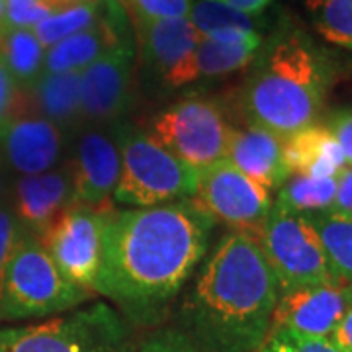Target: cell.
I'll list each match as a JSON object with an SVG mask.
<instances>
[{
    "label": "cell",
    "instance_id": "cell-1",
    "mask_svg": "<svg viewBox=\"0 0 352 352\" xmlns=\"http://www.w3.org/2000/svg\"><path fill=\"white\" fill-rule=\"evenodd\" d=\"M215 221L196 201L113 210L106 217L94 294L129 325H159L204 261Z\"/></svg>",
    "mask_w": 352,
    "mask_h": 352
},
{
    "label": "cell",
    "instance_id": "cell-2",
    "mask_svg": "<svg viewBox=\"0 0 352 352\" xmlns=\"http://www.w3.org/2000/svg\"><path fill=\"white\" fill-rule=\"evenodd\" d=\"M278 294V280L258 239L229 231L201 263L175 325L212 352H258Z\"/></svg>",
    "mask_w": 352,
    "mask_h": 352
},
{
    "label": "cell",
    "instance_id": "cell-3",
    "mask_svg": "<svg viewBox=\"0 0 352 352\" xmlns=\"http://www.w3.org/2000/svg\"><path fill=\"white\" fill-rule=\"evenodd\" d=\"M251 67L239 98L249 124L280 138L317 124L335 80V63L305 30L282 22Z\"/></svg>",
    "mask_w": 352,
    "mask_h": 352
},
{
    "label": "cell",
    "instance_id": "cell-4",
    "mask_svg": "<svg viewBox=\"0 0 352 352\" xmlns=\"http://www.w3.org/2000/svg\"><path fill=\"white\" fill-rule=\"evenodd\" d=\"M122 168L112 200L127 208H153L190 200L198 190L200 170L176 159L141 127L118 122Z\"/></svg>",
    "mask_w": 352,
    "mask_h": 352
},
{
    "label": "cell",
    "instance_id": "cell-5",
    "mask_svg": "<svg viewBox=\"0 0 352 352\" xmlns=\"http://www.w3.org/2000/svg\"><path fill=\"white\" fill-rule=\"evenodd\" d=\"M131 325L116 307L96 302L41 323L0 329V352H133Z\"/></svg>",
    "mask_w": 352,
    "mask_h": 352
},
{
    "label": "cell",
    "instance_id": "cell-6",
    "mask_svg": "<svg viewBox=\"0 0 352 352\" xmlns=\"http://www.w3.org/2000/svg\"><path fill=\"white\" fill-rule=\"evenodd\" d=\"M92 298V292L71 282L47 249L25 233L0 289V321L41 319L71 311Z\"/></svg>",
    "mask_w": 352,
    "mask_h": 352
},
{
    "label": "cell",
    "instance_id": "cell-7",
    "mask_svg": "<svg viewBox=\"0 0 352 352\" xmlns=\"http://www.w3.org/2000/svg\"><path fill=\"white\" fill-rule=\"evenodd\" d=\"M231 131L223 106L208 96L180 98L149 124L153 138L196 170L226 159Z\"/></svg>",
    "mask_w": 352,
    "mask_h": 352
},
{
    "label": "cell",
    "instance_id": "cell-8",
    "mask_svg": "<svg viewBox=\"0 0 352 352\" xmlns=\"http://www.w3.org/2000/svg\"><path fill=\"white\" fill-rule=\"evenodd\" d=\"M256 239L276 276L280 294L335 282L329 272L323 245L307 215L272 204Z\"/></svg>",
    "mask_w": 352,
    "mask_h": 352
},
{
    "label": "cell",
    "instance_id": "cell-9",
    "mask_svg": "<svg viewBox=\"0 0 352 352\" xmlns=\"http://www.w3.org/2000/svg\"><path fill=\"white\" fill-rule=\"evenodd\" d=\"M192 200L215 223L219 221L231 227V231H241L252 237H258L274 204L270 190L243 175L227 159L201 168L198 190Z\"/></svg>",
    "mask_w": 352,
    "mask_h": 352
},
{
    "label": "cell",
    "instance_id": "cell-10",
    "mask_svg": "<svg viewBox=\"0 0 352 352\" xmlns=\"http://www.w3.org/2000/svg\"><path fill=\"white\" fill-rule=\"evenodd\" d=\"M113 210V204L102 208L75 204L39 239L65 276L92 294L100 272L106 217Z\"/></svg>",
    "mask_w": 352,
    "mask_h": 352
},
{
    "label": "cell",
    "instance_id": "cell-11",
    "mask_svg": "<svg viewBox=\"0 0 352 352\" xmlns=\"http://www.w3.org/2000/svg\"><path fill=\"white\" fill-rule=\"evenodd\" d=\"M141 63L147 76L163 88H180L198 80L196 50L201 36L188 18H135Z\"/></svg>",
    "mask_w": 352,
    "mask_h": 352
},
{
    "label": "cell",
    "instance_id": "cell-12",
    "mask_svg": "<svg viewBox=\"0 0 352 352\" xmlns=\"http://www.w3.org/2000/svg\"><path fill=\"white\" fill-rule=\"evenodd\" d=\"M135 43L133 38L106 51L80 71L82 122L106 126L122 122L133 94Z\"/></svg>",
    "mask_w": 352,
    "mask_h": 352
},
{
    "label": "cell",
    "instance_id": "cell-13",
    "mask_svg": "<svg viewBox=\"0 0 352 352\" xmlns=\"http://www.w3.org/2000/svg\"><path fill=\"white\" fill-rule=\"evenodd\" d=\"M75 204L102 208L112 204V194L122 168L118 122L96 126L87 124L75 133L71 163Z\"/></svg>",
    "mask_w": 352,
    "mask_h": 352
},
{
    "label": "cell",
    "instance_id": "cell-14",
    "mask_svg": "<svg viewBox=\"0 0 352 352\" xmlns=\"http://www.w3.org/2000/svg\"><path fill=\"white\" fill-rule=\"evenodd\" d=\"M352 305V284H315L278 294L272 329H289L305 337H329ZM268 331V333H270Z\"/></svg>",
    "mask_w": 352,
    "mask_h": 352
},
{
    "label": "cell",
    "instance_id": "cell-15",
    "mask_svg": "<svg viewBox=\"0 0 352 352\" xmlns=\"http://www.w3.org/2000/svg\"><path fill=\"white\" fill-rule=\"evenodd\" d=\"M131 39L129 16L120 0H104L100 20L45 50L43 73L82 71L106 51Z\"/></svg>",
    "mask_w": 352,
    "mask_h": 352
},
{
    "label": "cell",
    "instance_id": "cell-16",
    "mask_svg": "<svg viewBox=\"0 0 352 352\" xmlns=\"http://www.w3.org/2000/svg\"><path fill=\"white\" fill-rule=\"evenodd\" d=\"M75 206L69 166L41 175H24L14 188V212L25 233L41 239L61 215Z\"/></svg>",
    "mask_w": 352,
    "mask_h": 352
},
{
    "label": "cell",
    "instance_id": "cell-17",
    "mask_svg": "<svg viewBox=\"0 0 352 352\" xmlns=\"http://www.w3.org/2000/svg\"><path fill=\"white\" fill-rule=\"evenodd\" d=\"M65 133L41 116H16L0 127V147L14 170L41 175L57 168Z\"/></svg>",
    "mask_w": 352,
    "mask_h": 352
},
{
    "label": "cell",
    "instance_id": "cell-18",
    "mask_svg": "<svg viewBox=\"0 0 352 352\" xmlns=\"http://www.w3.org/2000/svg\"><path fill=\"white\" fill-rule=\"evenodd\" d=\"M226 159L266 190L280 188L288 178L284 166V138L249 122L239 127L233 126Z\"/></svg>",
    "mask_w": 352,
    "mask_h": 352
},
{
    "label": "cell",
    "instance_id": "cell-19",
    "mask_svg": "<svg viewBox=\"0 0 352 352\" xmlns=\"http://www.w3.org/2000/svg\"><path fill=\"white\" fill-rule=\"evenodd\" d=\"M284 166L289 175L329 178L346 166L342 149L325 124H311L284 138Z\"/></svg>",
    "mask_w": 352,
    "mask_h": 352
},
{
    "label": "cell",
    "instance_id": "cell-20",
    "mask_svg": "<svg viewBox=\"0 0 352 352\" xmlns=\"http://www.w3.org/2000/svg\"><path fill=\"white\" fill-rule=\"evenodd\" d=\"M263 43L258 30H226L201 38L196 50L198 80L233 75L251 67Z\"/></svg>",
    "mask_w": 352,
    "mask_h": 352
},
{
    "label": "cell",
    "instance_id": "cell-21",
    "mask_svg": "<svg viewBox=\"0 0 352 352\" xmlns=\"http://www.w3.org/2000/svg\"><path fill=\"white\" fill-rule=\"evenodd\" d=\"M30 90L41 118L55 124L65 135L80 129V71L41 73Z\"/></svg>",
    "mask_w": 352,
    "mask_h": 352
},
{
    "label": "cell",
    "instance_id": "cell-22",
    "mask_svg": "<svg viewBox=\"0 0 352 352\" xmlns=\"http://www.w3.org/2000/svg\"><path fill=\"white\" fill-rule=\"evenodd\" d=\"M307 217L323 245L331 278L339 284H352V215L327 210Z\"/></svg>",
    "mask_w": 352,
    "mask_h": 352
},
{
    "label": "cell",
    "instance_id": "cell-23",
    "mask_svg": "<svg viewBox=\"0 0 352 352\" xmlns=\"http://www.w3.org/2000/svg\"><path fill=\"white\" fill-rule=\"evenodd\" d=\"M0 61L16 85L30 88L43 73L45 47L30 28H2Z\"/></svg>",
    "mask_w": 352,
    "mask_h": 352
},
{
    "label": "cell",
    "instance_id": "cell-24",
    "mask_svg": "<svg viewBox=\"0 0 352 352\" xmlns=\"http://www.w3.org/2000/svg\"><path fill=\"white\" fill-rule=\"evenodd\" d=\"M337 198V176L314 178V176L289 175L278 188L276 206L296 214H317L333 210Z\"/></svg>",
    "mask_w": 352,
    "mask_h": 352
},
{
    "label": "cell",
    "instance_id": "cell-25",
    "mask_svg": "<svg viewBox=\"0 0 352 352\" xmlns=\"http://www.w3.org/2000/svg\"><path fill=\"white\" fill-rule=\"evenodd\" d=\"M102 10H104V0H87V2L65 6L50 14L45 20H41L34 28V34L38 36L41 45L50 50L51 45L96 24L100 20Z\"/></svg>",
    "mask_w": 352,
    "mask_h": 352
},
{
    "label": "cell",
    "instance_id": "cell-26",
    "mask_svg": "<svg viewBox=\"0 0 352 352\" xmlns=\"http://www.w3.org/2000/svg\"><path fill=\"white\" fill-rule=\"evenodd\" d=\"M305 8L319 38L352 51V0H305Z\"/></svg>",
    "mask_w": 352,
    "mask_h": 352
},
{
    "label": "cell",
    "instance_id": "cell-27",
    "mask_svg": "<svg viewBox=\"0 0 352 352\" xmlns=\"http://www.w3.org/2000/svg\"><path fill=\"white\" fill-rule=\"evenodd\" d=\"M188 20L201 38H208L226 30H258L256 16L243 14L217 0L192 2Z\"/></svg>",
    "mask_w": 352,
    "mask_h": 352
},
{
    "label": "cell",
    "instance_id": "cell-28",
    "mask_svg": "<svg viewBox=\"0 0 352 352\" xmlns=\"http://www.w3.org/2000/svg\"><path fill=\"white\" fill-rule=\"evenodd\" d=\"M258 352H340L327 337H305L289 329H272Z\"/></svg>",
    "mask_w": 352,
    "mask_h": 352
},
{
    "label": "cell",
    "instance_id": "cell-29",
    "mask_svg": "<svg viewBox=\"0 0 352 352\" xmlns=\"http://www.w3.org/2000/svg\"><path fill=\"white\" fill-rule=\"evenodd\" d=\"M59 10L55 0H4V28H30Z\"/></svg>",
    "mask_w": 352,
    "mask_h": 352
},
{
    "label": "cell",
    "instance_id": "cell-30",
    "mask_svg": "<svg viewBox=\"0 0 352 352\" xmlns=\"http://www.w3.org/2000/svg\"><path fill=\"white\" fill-rule=\"evenodd\" d=\"M133 352H212L180 327L157 329Z\"/></svg>",
    "mask_w": 352,
    "mask_h": 352
},
{
    "label": "cell",
    "instance_id": "cell-31",
    "mask_svg": "<svg viewBox=\"0 0 352 352\" xmlns=\"http://www.w3.org/2000/svg\"><path fill=\"white\" fill-rule=\"evenodd\" d=\"M135 18L147 20H168L188 18L192 0H127Z\"/></svg>",
    "mask_w": 352,
    "mask_h": 352
},
{
    "label": "cell",
    "instance_id": "cell-32",
    "mask_svg": "<svg viewBox=\"0 0 352 352\" xmlns=\"http://www.w3.org/2000/svg\"><path fill=\"white\" fill-rule=\"evenodd\" d=\"M24 235V227L20 226L16 215L10 210L0 206V289H2V282L6 276L8 264L12 261L14 252H16Z\"/></svg>",
    "mask_w": 352,
    "mask_h": 352
},
{
    "label": "cell",
    "instance_id": "cell-33",
    "mask_svg": "<svg viewBox=\"0 0 352 352\" xmlns=\"http://www.w3.org/2000/svg\"><path fill=\"white\" fill-rule=\"evenodd\" d=\"M22 112V94L10 73L0 61V127Z\"/></svg>",
    "mask_w": 352,
    "mask_h": 352
},
{
    "label": "cell",
    "instance_id": "cell-34",
    "mask_svg": "<svg viewBox=\"0 0 352 352\" xmlns=\"http://www.w3.org/2000/svg\"><path fill=\"white\" fill-rule=\"evenodd\" d=\"M325 126L342 149L346 166H352V106L331 113Z\"/></svg>",
    "mask_w": 352,
    "mask_h": 352
},
{
    "label": "cell",
    "instance_id": "cell-35",
    "mask_svg": "<svg viewBox=\"0 0 352 352\" xmlns=\"http://www.w3.org/2000/svg\"><path fill=\"white\" fill-rule=\"evenodd\" d=\"M333 210L352 215V166H344L337 176V198Z\"/></svg>",
    "mask_w": 352,
    "mask_h": 352
},
{
    "label": "cell",
    "instance_id": "cell-36",
    "mask_svg": "<svg viewBox=\"0 0 352 352\" xmlns=\"http://www.w3.org/2000/svg\"><path fill=\"white\" fill-rule=\"evenodd\" d=\"M340 352H352V305L327 337Z\"/></svg>",
    "mask_w": 352,
    "mask_h": 352
},
{
    "label": "cell",
    "instance_id": "cell-37",
    "mask_svg": "<svg viewBox=\"0 0 352 352\" xmlns=\"http://www.w3.org/2000/svg\"><path fill=\"white\" fill-rule=\"evenodd\" d=\"M217 2H223L227 6L249 16H261L272 4V0H217Z\"/></svg>",
    "mask_w": 352,
    "mask_h": 352
},
{
    "label": "cell",
    "instance_id": "cell-38",
    "mask_svg": "<svg viewBox=\"0 0 352 352\" xmlns=\"http://www.w3.org/2000/svg\"><path fill=\"white\" fill-rule=\"evenodd\" d=\"M4 28V0H0V30Z\"/></svg>",
    "mask_w": 352,
    "mask_h": 352
},
{
    "label": "cell",
    "instance_id": "cell-39",
    "mask_svg": "<svg viewBox=\"0 0 352 352\" xmlns=\"http://www.w3.org/2000/svg\"><path fill=\"white\" fill-rule=\"evenodd\" d=\"M2 190H4V178H2V170H0V194H2Z\"/></svg>",
    "mask_w": 352,
    "mask_h": 352
}]
</instances>
